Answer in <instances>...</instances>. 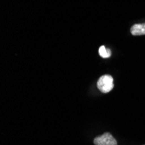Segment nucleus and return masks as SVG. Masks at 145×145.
<instances>
[{
	"label": "nucleus",
	"mask_w": 145,
	"mask_h": 145,
	"mask_svg": "<svg viewBox=\"0 0 145 145\" xmlns=\"http://www.w3.org/2000/svg\"><path fill=\"white\" fill-rule=\"evenodd\" d=\"M97 88L102 93H109L114 88V80L110 75H103L97 81Z\"/></svg>",
	"instance_id": "f257e3e1"
},
{
	"label": "nucleus",
	"mask_w": 145,
	"mask_h": 145,
	"mask_svg": "<svg viewBox=\"0 0 145 145\" xmlns=\"http://www.w3.org/2000/svg\"><path fill=\"white\" fill-rule=\"evenodd\" d=\"M94 144L95 145H117V142L110 133L106 132L96 137L94 139Z\"/></svg>",
	"instance_id": "f03ea898"
},
{
	"label": "nucleus",
	"mask_w": 145,
	"mask_h": 145,
	"mask_svg": "<svg viewBox=\"0 0 145 145\" xmlns=\"http://www.w3.org/2000/svg\"><path fill=\"white\" fill-rule=\"evenodd\" d=\"M130 32L134 36L145 35V23L144 24H136L130 28Z\"/></svg>",
	"instance_id": "7ed1b4c3"
},
{
	"label": "nucleus",
	"mask_w": 145,
	"mask_h": 145,
	"mask_svg": "<svg viewBox=\"0 0 145 145\" xmlns=\"http://www.w3.org/2000/svg\"><path fill=\"white\" fill-rule=\"evenodd\" d=\"M98 52H99L100 57L103 58H109L111 56V50L110 49H107L104 45L100 46Z\"/></svg>",
	"instance_id": "20e7f679"
},
{
	"label": "nucleus",
	"mask_w": 145,
	"mask_h": 145,
	"mask_svg": "<svg viewBox=\"0 0 145 145\" xmlns=\"http://www.w3.org/2000/svg\"><path fill=\"white\" fill-rule=\"evenodd\" d=\"M144 145H145V144H144Z\"/></svg>",
	"instance_id": "39448f33"
}]
</instances>
